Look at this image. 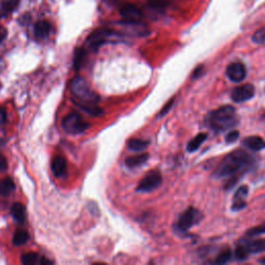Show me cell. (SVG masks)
<instances>
[{
  "instance_id": "19",
  "label": "cell",
  "mask_w": 265,
  "mask_h": 265,
  "mask_svg": "<svg viewBox=\"0 0 265 265\" xmlns=\"http://www.w3.org/2000/svg\"><path fill=\"white\" fill-rule=\"evenodd\" d=\"M149 158L148 154H141V155H137V156H133L130 157L126 160V165L129 168H135V167H139L141 165H143L144 163L147 162Z\"/></svg>"
},
{
  "instance_id": "3",
  "label": "cell",
  "mask_w": 265,
  "mask_h": 265,
  "mask_svg": "<svg viewBox=\"0 0 265 265\" xmlns=\"http://www.w3.org/2000/svg\"><path fill=\"white\" fill-rule=\"evenodd\" d=\"M205 126L215 133L231 130L239 123L236 111L232 106H223L210 111L205 117Z\"/></svg>"
},
{
  "instance_id": "16",
  "label": "cell",
  "mask_w": 265,
  "mask_h": 265,
  "mask_svg": "<svg viewBox=\"0 0 265 265\" xmlns=\"http://www.w3.org/2000/svg\"><path fill=\"white\" fill-rule=\"evenodd\" d=\"M11 214L16 222H18L19 224H23L26 219V208L22 203L16 202L12 205Z\"/></svg>"
},
{
  "instance_id": "13",
  "label": "cell",
  "mask_w": 265,
  "mask_h": 265,
  "mask_svg": "<svg viewBox=\"0 0 265 265\" xmlns=\"http://www.w3.org/2000/svg\"><path fill=\"white\" fill-rule=\"evenodd\" d=\"M238 244L245 248L249 255L265 252V238L256 240H240Z\"/></svg>"
},
{
  "instance_id": "17",
  "label": "cell",
  "mask_w": 265,
  "mask_h": 265,
  "mask_svg": "<svg viewBox=\"0 0 265 265\" xmlns=\"http://www.w3.org/2000/svg\"><path fill=\"white\" fill-rule=\"evenodd\" d=\"M50 34V24L46 21L37 22L34 26V35L36 39L45 40Z\"/></svg>"
},
{
  "instance_id": "23",
  "label": "cell",
  "mask_w": 265,
  "mask_h": 265,
  "mask_svg": "<svg viewBox=\"0 0 265 265\" xmlns=\"http://www.w3.org/2000/svg\"><path fill=\"white\" fill-rule=\"evenodd\" d=\"M148 145H149L148 141H144L140 139H131L128 142V148L132 151L144 150Z\"/></svg>"
},
{
  "instance_id": "11",
  "label": "cell",
  "mask_w": 265,
  "mask_h": 265,
  "mask_svg": "<svg viewBox=\"0 0 265 265\" xmlns=\"http://www.w3.org/2000/svg\"><path fill=\"white\" fill-rule=\"evenodd\" d=\"M119 13L124 20H140L142 18L141 10L132 4H125L121 8Z\"/></svg>"
},
{
  "instance_id": "21",
  "label": "cell",
  "mask_w": 265,
  "mask_h": 265,
  "mask_svg": "<svg viewBox=\"0 0 265 265\" xmlns=\"http://www.w3.org/2000/svg\"><path fill=\"white\" fill-rule=\"evenodd\" d=\"M42 260H43V257L41 258L40 255L35 252H28V253L22 255V257H21V262L24 265H34L36 263L42 264Z\"/></svg>"
},
{
  "instance_id": "18",
  "label": "cell",
  "mask_w": 265,
  "mask_h": 265,
  "mask_svg": "<svg viewBox=\"0 0 265 265\" xmlns=\"http://www.w3.org/2000/svg\"><path fill=\"white\" fill-rule=\"evenodd\" d=\"M16 188L15 182L11 177H5L0 180V196H9Z\"/></svg>"
},
{
  "instance_id": "35",
  "label": "cell",
  "mask_w": 265,
  "mask_h": 265,
  "mask_svg": "<svg viewBox=\"0 0 265 265\" xmlns=\"http://www.w3.org/2000/svg\"><path fill=\"white\" fill-rule=\"evenodd\" d=\"M6 118V115H5V112H4V110L0 108V121H3V119H5Z\"/></svg>"
},
{
  "instance_id": "37",
  "label": "cell",
  "mask_w": 265,
  "mask_h": 265,
  "mask_svg": "<svg viewBox=\"0 0 265 265\" xmlns=\"http://www.w3.org/2000/svg\"><path fill=\"white\" fill-rule=\"evenodd\" d=\"M3 144V142H2V140H0V145H2Z\"/></svg>"
},
{
  "instance_id": "31",
  "label": "cell",
  "mask_w": 265,
  "mask_h": 265,
  "mask_svg": "<svg viewBox=\"0 0 265 265\" xmlns=\"http://www.w3.org/2000/svg\"><path fill=\"white\" fill-rule=\"evenodd\" d=\"M8 169V161L4 155L0 154V171H5Z\"/></svg>"
},
{
  "instance_id": "29",
  "label": "cell",
  "mask_w": 265,
  "mask_h": 265,
  "mask_svg": "<svg viewBox=\"0 0 265 265\" xmlns=\"http://www.w3.org/2000/svg\"><path fill=\"white\" fill-rule=\"evenodd\" d=\"M84 55H85V52L82 49L78 50L77 53H76V55H75V62H74V67L76 69H79V67H80V65L82 63V60L84 58Z\"/></svg>"
},
{
  "instance_id": "8",
  "label": "cell",
  "mask_w": 265,
  "mask_h": 265,
  "mask_svg": "<svg viewBox=\"0 0 265 265\" xmlns=\"http://www.w3.org/2000/svg\"><path fill=\"white\" fill-rule=\"evenodd\" d=\"M226 75L232 82H236V83L242 82L243 80H245L246 75H247L246 66L242 62H238V61L232 62L227 66Z\"/></svg>"
},
{
  "instance_id": "32",
  "label": "cell",
  "mask_w": 265,
  "mask_h": 265,
  "mask_svg": "<svg viewBox=\"0 0 265 265\" xmlns=\"http://www.w3.org/2000/svg\"><path fill=\"white\" fill-rule=\"evenodd\" d=\"M173 103H174V100L172 99L165 107H164V109L161 111V113H160V116H162V115H165L166 114V113L171 109V107L173 106Z\"/></svg>"
},
{
  "instance_id": "6",
  "label": "cell",
  "mask_w": 265,
  "mask_h": 265,
  "mask_svg": "<svg viewBox=\"0 0 265 265\" xmlns=\"http://www.w3.org/2000/svg\"><path fill=\"white\" fill-rule=\"evenodd\" d=\"M62 129L71 135H77L84 133L88 128L89 124L83 119V117L77 112H70L62 119Z\"/></svg>"
},
{
  "instance_id": "15",
  "label": "cell",
  "mask_w": 265,
  "mask_h": 265,
  "mask_svg": "<svg viewBox=\"0 0 265 265\" xmlns=\"http://www.w3.org/2000/svg\"><path fill=\"white\" fill-rule=\"evenodd\" d=\"M243 144L251 150H262L265 148V141L263 138H261L259 136L247 137L243 141Z\"/></svg>"
},
{
  "instance_id": "9",
  "label": "cell",
  "mask_w": 265,
  "mask_h": 265,
  "mask_svg": "<svg viewBox=\"0 0 265 265\" xmlns=\"http://www.w3.org/2000/svg\"><path fill=\"white\" fill-rule=\"evenodd\" d=\"M119 25L126 30V32L133 35L143 36L148 33L146 25L141 23L140 20H124L119 23Z\"/></svg>"
},
{
  "instance_id": "5",
  "label": "cell",
  "mask_w": 265,
  "mask_h": 265,
  "mask_svg": "<svg viewBox=\"0 0 265 265\" xmlns=\"http://www.w3.org/2000/svg\"><path fill=\"white\" fill-rule=\"evenodd\" d=\"M202 218L203 214L199 209L195 207H188L178 218V221L175 224L176 230L178 232H186L187 230H190L192 227L200 223Z\"/></svg>"
},
{
  "instance_id": "28",
  "label": "cell",
  "mask_w": 265,
  "mask_h": 265,
  "mask_svg": "<svg viewBox=\"0 0 265 265\" xmlns=\"http://www.w3.org/2000/svg\"><path fill=\"white\" fill-rule=\"evenodd\" d=\"M264 233H265V224H262V225L253 227V228L249 229L246 234L250 237H253V236H257L260 234H264Z\"/></svg>"
},
{
  "instance_id": "34",
  "label": "cell",
  "mask_w": 265,
  "mask_h": 265,
  "mask_svg": "<svg viewBox=\"0 0 265 265\" xmlns=\"http://www.w3.org/2000/svg\"><path fill=\"white\" fill-rule=\"evenodd\" d=\"M7 36V30L5 28H0V43H2Z\"/></svg>"
},
{
  "instance_id": "4",
  "label": "cell",
  "mask_w": 265,
  "mask_h": 265,
  "mask_svg": "<svg viewBox=\"0 0 265 265\" xmlns=\"http://www.w3.org/2000/svg\"><path fill=\"white\" fill-rule=\"evenodd\" d=\"M124 37L122 32H117L111 29H99L92 32L87 39V45L92 50H98L104 44L113 42V41H121Z\"/></svg>"
},
{
  "instance_id": "22",
  "label": "cell",
  "mask_w": 265,
  "mask_h": 265,
  "mask_svg": "<svg viewBox=\"0 0 265 265\" xmlns=\"http://www.w3.org/2000/svg\"><path fill=\"white\" fill-rule=\"evenodd\" d=\"M29 239V234L26 230H18L15 232L13 237V244L16 247H21L25 245Z\"/></svg>"
},
{
  "instance_id": "14",
  "label": "cell",
  "mask_w": 265,
  "mask_h": 265,
  "mask_svg": "<svg viewBox=\"0 0 265 265\" xmlns=\"http://www.w3.org/2000/svg\"><path fill=\"white\" fill-rule=\"evenodd\" d=\"M51 169L56 177H62L66 173V161L62 157H55L51 163Z\"/></svg>"
},
{
  "instance_id": "33",
  "label": "cell",
  "mask_w": 265,
  "mask_h": 265,
  "mask_svg": "<svg viewBox=\"0 0 265 265\" xmlns=\"http://www.w3.org/2000/svg\"><path fill=\"white\" fill-rule=\"evenodd\" d=\"M202 73H203V67L202 66H200V67H198L195 71H194V74H193V78H198L199 76H201L202 75Z\"/></svg>"
},
{
  "instance_id": "24",
  "label": "cell",
  "mask_w": 265,
  "mask_h": 265,
  "mask_svg": "<svg viewBox=\"0 0 265 265\" xmlns=\"http://www.w3.org/2000/svg\"><path fill=\"white\" fill-rule=\"evenodd\" d=\"M231 257H232L231 251L230 250H225V251H223L219 254L214 263L215 264H225V263L229 262L231 260Z\"/></svg>"
},
{
  "instance_id": "12",
  "label": "cell",
  "mask_w": 265,
  "mask_h": 265,
  "mask_svg": "<svg viewBox=\"0 0 265 265\" xmlns=\"http://www.w3.org/2000/svg\"><path fill=\"white\" fill-rule=\"evenodd\" d=\"M249 194V187L247 185H242L239 188H237V191L234 195L233 199V204H232V209L233 210H240L247 206L246 199Z\"/></svg>"
},
{
  "instance_id": "10",
  "label": "cell",
  "mask_w": 265,
  "mask_h": 265,
  "mask_svg": "<svg viewBox=\"0 0 265 265\" xmlns=\"http://www.w3.org/2000/svg\"><path fill=\"white\" fill-rule=\"evenodd\" d=\"M255 95V87L252 84H245L234 88L231 92V99L236 103H243Z\"/></svg>"
},
{
  "instance_id": "25",
  "label": "cell",
  "mask_w": 265,
  "mask_h": 265,
  "mask_svg": "<svg viewBox=\"0 0 265 265\" xmlns=\"http://www.w3.org/2000/svg\"><path fill=\"white\" fill-rule=\"evenodd\" d=\"M19 5V0H3L2 8L6 13H11L17 9Z\"/></svg>"
},
{
  "instance_id": "7",
  "label": "cell",
  "mask_w": 265,
  "mask_h": 265,
  "mask_svg": "<svg viewBox=\"0 0 265 265\" xmlns=\"http://www.w3.org/2000/svg\"><path fill=\"white\" fill-rule=\"evenodd\" d=\"M162 183V175L158 170H154V171H150L147 173L146 176H144L137 188L136 191L139 193H148L156 190L157 187H159Z\"/></svg>"
},
{
  "instance_id": "36",
  "label": "cell",
  "mask_w": 265,
  "mask_h": 265,
  "mask_svg": "<svg viewBox=\"0 0 265 265\" xmlns=\"http://www.w3.org/2000/svg\"><path fill=\"white\" fill-rule=\"evenodd\" d=\"M259 263H261V264H265V257H263L262 259H260V260H259Z\"/></svg>"
},
{
  "instance_id": "1",
  "label": "cell",
  "mask_w": 265,
  "mask_h": 265,
  "mask_svg": "<svg viewBox=\"0 0 265 265\" xmlns=\"http://www.w3.org/2000/svg\"><path fill=\"white\" fill-rule=\"evenodd\" d=\"M255 163V157L249 154L248 151L242 149L232 151L231 154L226 156L220 162L212 173V177L216 179L228 177V181H227L225 187L229 190L237 183L245 173L254 167Z\"/></svg>"
},
{
  "instance_id": "20",
  "label": "cell",
  "mask_w": 265,
  "mask_h": 265,
  "mask_svg": "<svg viewBox=\"0 0 265 265\" xmlns=\"http://www.w3.org/2000/svg\"><path fill=\"white\" fill-rule=\"evenodd\" d=\"M206 138L207 135L205 133L198 134L195 138H193L190 142H188V144L186 145V150L188 153H194V151H196L201 146V144L206 140Z\"/></svg>"
},
{
  "instance_id": "26",
  "label": "cell",
  "mask_w": 265,
  "mask_h": 265,
  "mask_svg": "<svg viewBox=\"0 0 265 265\" xmlns=\"http://www.w3.org/2000/svg\"><path fill=\"white\" fill-rule=\"evenodd\" d=\"M148 5L154 10L162 11L168 6V2L167 0H148Z\"/></svg>"
},
{
  "instance_id": "30",
  "label": "cell",
  "mask_w": 265,
  "mask_h": 265,
  "mask_svg": "<svg viewBox=\"0 0 265 265\" xmlns=\"http://www.w3.org/2000/svg\"><path fill=\"white\" fill-rule=\"evenodd\" d=\"M239 138V132L238 131H231L226 136V142L227 143H233Z\"/></svg>"
},
{
  "instance_id": "2",
  "label": "cell",
  "mask_w": 265,
  "mask_h": 265,
  "mask_svg": "<svg viewBox=\"0 0 265 265\" xmlns=\"http://www.w3.org/2000/svg\"><path fill=\"white\" fill-rule=\"evenodd\" d=\"M69 89L74 95V103L85 110L89 114L98 116L103 111L97 106L99 95L90 88L88 83L81 77H75L70 80Z\"/></svg>"
},
{
  "instance_id": "38",
  "label": "cell",
  "mask_w": 265,
  "mask_h": 265,
  "mask_svg": "<svg viewBox=\"0 0 265 265\" xmlns=\"http://www.w3.org/2000/svg\"><path fill=\"white\" fill-rule=\"evenodd\" d=\"M108 2H111V0H108Z\"/></svg>"
},
{
  "instance_id": "27",
  "label": "cell",
  "mask_w": 265,
  "mask_h": 265,
  "mask_svg": "<svg viewBox=\"0 0 265 265\" xmlns=\"http://www.w3.org/2000/svg\"><path fill=\"white\" fill-rule=\"evenodd\" d=\"M252 40L255 44H263L265 42V28L258 29L252 36Z\"/></svg>"
}]
</instances>
